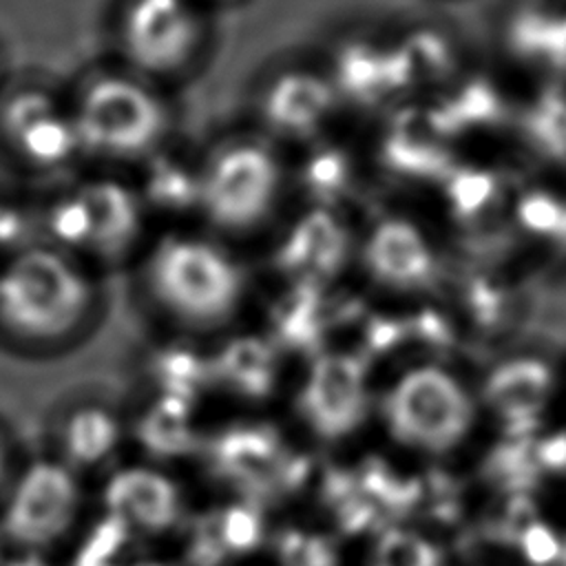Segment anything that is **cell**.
<instances>
[{"mask_svg":"<svg viewBox=\"0 0 566 566\" xmlns=\"http://www.w3.org/2000/svg\"><path fill=\"white\" fill-rule=\"evenodd\" d=\"M128 272L148 321L184 343L232 334L256 301L259 276L245 250L201 226L155 230Z\"/></svg>","mask_w":566,"mask_h":566,"instance_id":"cell-1","label":"cell"},{"mask_svg":"<svg viewBox=\"0 0 566 566\" xmlns=\"http://www.w3.org/2000/svg\"><path fill=\"white\" fill-rule=\"evenodd\" d=\"M99 274L35 241L0 261V347L22 358H57L84 345L106 314Z\"/></svg>","mask_w":566,"mask_h":566,"instance_id":"cell-2","label":"cell"},{"mask_svg":"<svg viewBox=\"0 0 566 566\" xmlns=\"http://www.w3.org/2000/svg\"><path fill=\"white\" fill-rule=\"evenodd\" d=\"M66 97L82 170L130 177L177 142L175 93L108 57L82 69Z\"/></svg>","mask_w":566,"mask_h":566,"instance_id":"cell-3","label":"cell"},{"mask_svg":"<svg viewBox=\"0 0 566 566\" xmlns=\"http://www.w3.org/2000/svg\"><path fill=\"white\" fill-rule=\"evenodd\" d=\"M195 192V223L245 250L292 210V157L243 124L197 150Z\"/></svg>","mask_w":566,"mask_h":566,"instance_id":"cell-4","label":"cell"},{"mask_svg":"<svg viewBox=\"0 0 566 566\" xmlns=\"http://www.w3.org/2000/svg\"><path fill=\"white\" fill-rule=\"evenodd\" d=\"M155 228L130 177L80 170L38 203L40 241L106 279L130 270Z\"/></svg>","mask_w":566,"mask_h":566,"instance_id":"cell-5","label":"cell"},{"mask_svg":"<svg viewBox=\"0 0 566 566\" xmlns=\"http://www.w3.org/2000/svg\"><path fill=\"white\" fill-rule=\"evenodd\" d=\"M455 256L424 206L394 203L356 226L352 272L371 303L413 307L442 298Z\"/></svg>","mask_w":566,"mask_h":566,"instance_id":"cell-6","label":"cell"},{"mask_svg":"<svg viewBox=\"0 0 566 566\" xmlns=\"http://www.w3.org/2000/svg\"><path fill=\"white\" fill-rule=\"evenodd\" d=\"M108 42V60L177 93L214 53V11L199 0H115Z\"/></svg>","mask_w":566,"mask_h":566,"instance_id":"cell-7","label":"cell"},{"mask_svg":"<svg viewBox=\"0 0 566 566\" xmlns=\"http://www.w3.org/2000/svg\"><path fill=\"white\" fill-rule=\"evenodd\" d=\"M475 398L447 356L416 354L376 385L374 422L400 451L444 455L471 431Z\"/></svg>","mask_w":566,"mask_h":566,"instance_id":"cell-8","label":"cell"},{"mask_svg":"<svg viewBox=\"0 0 566 566\" xmlns=\"http://www.w3.org/2000/svg\"><path fill=\"white\" fill-rule=\"evenodd\" d=\"M0 164L22 181L60 184L82 170L66 86L11 77L0 91Z\"/></svg>","mask_w":566,"mask_h":566,"instance_id":"cell-9","label":"cell"},{"mask_svg":"<svg viewBox=\"0 0 566 566\" xmlns=\"http://www.w3.org/2000/svg\"><path fill=\"white\" fill-rule=\"evenodd\" d=\"M522 93L486 55H475L420 106L460 157H511Z\"/></svg>","mask_w":566,"mask_h":566,"instance_id":"cell-10","label":"cell"},{"mask_svg":"<svg viewBox=\"0 0 566 566\" xmlns=\"http://www.w3.org/2000/svg\"><path fill=\"white\" fill-rule=\"evenodd\" d=\"M535 283L537 279L495 243L455 256L442 303L458 323L462 340L502 343L526 325Z\"/></svg>","mask_w":566,"mask_h":566,"instance_id":"cell-11","label":"cell"},{"mask_svg":"<svg viewBox=\"0 0 566 566\" xmlns=\"http://www.w3.org/2000/svg\"><path fill=\"white\" fill-rule=\"evenodd\" d=\"M248 126L294 155L338 135L347 111L316 60L276 62L250 88Z\"/></svg>","mask_w":566,"mask_h":566,"instance_id":"cell-12","label":"cell"},{"mask_svg":"<svg viewBox=\"0 0 566 566\" xmlns=\"http://www.w3.org/2000/svg\"><path fill=\"white\" fill-rule=\"evenodd\" d=\"M84 509V475L51 453L29 458L0 497V537L9 551L46 555L80 528Z\"/></svg>","mask_w":566,"mask_h":566,"instance_id":"cell-13","label":"cell"},{"mask_svg":"<svg viewBox=\"0 0 566 566\" xmlns=\"http://www.w3.org/2000/svg\"><path fill=\"white\" fill-rule=\"evenodd\" d=\"M522 172L511 157H458L422 203L455 254L502 241Z\"/></svg>","mask_w":566,"mask_h":566,"instance_id":"cell-14","label":"cell"},{"mask_svg":"<svg viewBox=\"0 0 566 566\" xmlns=\"http://www.w3.org/2000/svg\"><path fill=\"white\" fill-rule=\"evenodd\" d=\"M363 155L369 181L398 195L400 203H424L460 157L436 133L420 104L380 115Z\"/></svg>","mask_w":566,"mask_h":566,"instance_id":"cell-15","label":"cell"},{"mask_svg":"<svg viewBox=\"0 0 566 566\" xmlns=\"http://www.w3.org/2000/svg\"><path fill=\"white\" fill-rule=\"evenodd\" d=\"M279 285L332 290L354 268L356 226L349 214L301 206L290 210L263 241Z\"/></svg>","mask_w":566,"mask_h":566,"instance_id":"cell-16","label":"cell"},{"mask_svg":"<svg viewBox=\"0 0 566 566\" xmlns=\"http://www.w3.org/2000/svg\"><path fill=\"white\" fill-rule=\"evenodd\" d=\"M376 382L367 358L354 352H316L298 380V416L323 440H336L374 420Z\"/></svg>","mask_w":566,"mask_h":566,"instance_id":"cell-17","label":"cell"},{"mask_svg":"<svg viewBox=\"0 0 566 566\" xmlns=\"http://www.w3.org/2000/svg\"><path fill=\"white\" fill-rule=\"evenodd\" d=\"M500 243L537 281L566 274V177L522 172Z\"/></svg>","mask_w":566,"mask_h":566,"instance_id":"cell-18","label":"cell"},{"mask_svg":"<svg viewBox=\"0 0 566 566\" xmlns=\"http://www.w3.org/2000/svg\"><path fill=\"white\" fill-rule=\"evenodd\" d=\"M347 113H371L376 117L411 106L405 88L391 35L365 29L345 31L318 57Z\"/></svg>","mask_w":566,"mask_h":566,"instance_id":"cell-19","label":"cell"},{"mask_svg":"<svg viewBox=\"0 0 566 566\" xmlns=\"http://www.w3.org/2000/svg\"><path fill=\"white\" fill-rule=\"evenodd\" d=\"M389 35L413 104L429 99L475 57L462 31L440 18H416Z\"/></svg>","mask_w":566,"mask_h":566,"instance_id":"cell-20","label":"cell"},{"mask_svg":"<svg viewBox=\"0 0 566 566\" xmlns=\"http://www.w3.org/2000/svg\"><path fill=\"white\" fill-rule=\"evenodd\" d=\"M49 436V453L86 475L113 467L126 440V420L115 405L97 396H77L53 413Z\"/></svg>","mask_w":566,"mask_h":566,"instance_id":"cell-21","label":"cell"},{"mask_svg":"<svg viewBox=\"0 0 566 566\" xmlns=\"http://www.w3.org/2000/svg\"><path fill=\"white\" fill-rule=\"evenodd\" d=\"M292 157V192L301 206L349 214L352 203L369 184L363 146L340 135L312 144Z\"/></svg>","mask_w":566,"mask_h":566,"instance_id":"cell-22","label":"cell"},{"mask_svg":"<svg viewBox=\"0 0 566 566\" xmlns=\"http://www.w3.org/2000/svg\"><path fill=\"white\" fill-rule=\"evenodd\" d=\"M559 371L539 349H515L500 356L482 380L484 405L509 427L528 429L548 407Z\"/></svg>","mask_w":566,"mask_h":566,"instance_id":"cell-23","label":"cell"},{"mask_svg":"<svg viewBox=\"0 0 566 566\" xmlns=\"http://www.w3.org/2000/svg\"><path fill=\"white\" fill-rule=\"evenodd\" d=\"M108 515L135 535H164L186 515L179 484L153 464L113 467L104 484Z\"/></svg>","mask_w":566,"mask_h":566,"instance_id":"cell-24","label":"cell"},{"mask_svg":"<svg viewBox=\"0 0 566 566\" xmlns=\"http://www.w3.org/2000/svg\"><path fill=\"white\" fill-rule=\"evenodd\" d=\"M363 566H442L438 546L413 528L380 531L363 555Z\"/></svg>","mask_w":566,"mask_h":566,"instance_id":"cell-25","label":"cell"},{"mask_svg":"<svg viewBox=\"0 0 566 566\" xmlns=\"http://www.w3.org/2000/svg\"><path fill=\"white\" fill-rule=\"evenodd\" d=\"M522 546H524V555L533 564H548L562 553L559 551V539L553 535L551 528H546L542 524H533L524 531Z\"/></svg>","mask_w":566,"mask_h":566,"instance_id":"cell-26","label":"cell"},{"mask_svg":"<svg viewBox=\"0 0 566 566\" xmlns=\"http://www.w3.org/2000/svg\"><path fill=\"white\" fill-rule=\"evenodd\" d=\"M553 18H555V49H557L559 86H562V91H566V0H553Z\"/></svg>","mask_w":566,"mask_h":566,"instance_id":"cell-27","label":"cell"},{"mask_svg":"<svg viewBox=\"0 0 566 566\" xmlns=\"http://www.w3.org/2000/svg\"><path fill=\"white\" fill-rule=\"evenodd\" d=\"M15 467H18V462H15L11 442H9L7 433H4V429L0 427V497H2V493H4V489H7V484H9V480H11V475H13V471H15Z\"/></svg>","mask_w":566,"mask_h":566,"instance_id":"cell-28","label":"cell"},{"mask_svg":"<svg viewBox=\"0 0 566 566\" xmlns=\"http://www.w3.org/2000/svg\"><path fill=\"white\" fill-rule=\"evenodd\" d=\"M11 80V69H9V57L4 51V44L0 42V91L7 86V82Z\"/></svg>","mask_w":566,"mask_h":566,"instance_id":"cell-29","label":"cell"},{"mask_svg":"<svg viewBox=\"0 0 566 566\" xmlns=\"http://www.w3.org/2000/svg\"><path fill=\"white\" fill-rule=\"evenodd\" d=\"M199 2H203L208 9H212V11L217 13L219 9H226V7H237V4H241V2H245V0H199Z\"/></svg>","mask_w":566,"mask_h":566,"instance_id":"cell-30","label":"cell"},{"mask_svg":"<svg viewBox=\"0 0 566 566\" xmlns=\"http://www.w3.org/2000/svg\"><path fill=\"white\" fill-rule=\"evenodd\" d=\"M447 2H455V0H447Z\"/></svg>","mask_w":566,"mask_h":566,"instance_id":"cell-31","label":"cell"}]
</instances>
